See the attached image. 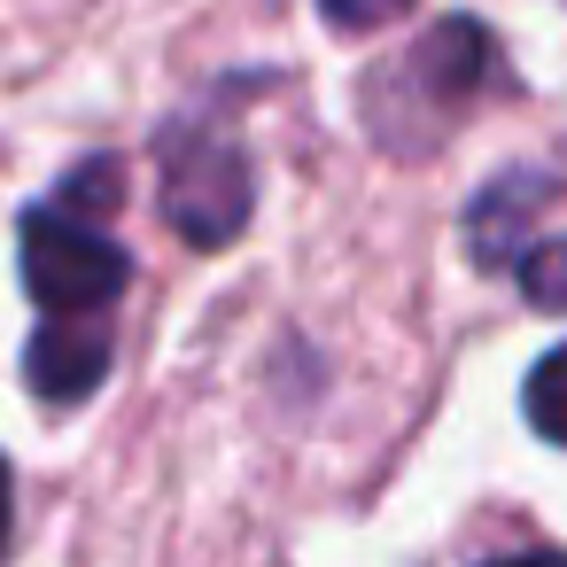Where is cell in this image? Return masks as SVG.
Wrapping results in <instances>:
<instances>
[{
	"label": "cell",
	"mask_w": 567,
	"mask_h": 567,
	"mask_svg": "<svg viewBox=\"0 0 567 567\" xmlns=\"http://www.w3.org/2000/svg\"><path fill=\"white\" fill-rule=\"evenodd\" d=\"M24 373L48 404H86L110 373V327L102 311H79V319H40L32 350H24Z\"/></svg>",
	"instance_id": "obj_4"
},
{
	"label": "cell",
	"mask_w": 567,
	"mask_h": 567,
	"mask_svg": "<svg viewBox=\"0 0 567 567\" xmlns=\"http://www.w3.org/2000/svg\"><path fill=\"white\" fill-rule=\"evenodd\" d=\"M9 497H17V474H9V458H0V551H9V520H17Z\"/></svg>",
	"instance_id": "obj_10"
},
{
	"label": "cell",
	"mask_w": 567,
	"mask_h": 567,
	"mask_svg": "<svg viewBox=\"0 0 567 567\" xmlns=\"http://www.w3.org/2000/svg\"><path fill=\"white\" fill-rule=\"evenodd\" d=\"M528 427L567 451V342L528 365Z\"/></svg>",
	"instance_id": "obj_7"
},
{
	"label": "cell",
	"mask_w": 567,
	"mask_h": 567,
	"mask_svg": "<svg viewBox=\"0 0 567 567\" xmlns=\"http://www.w3.org/2000/svg\"><path fill=\"white\" fill-rule=\"evenodd\" d=\"M117 203H125V164H117V156H86V164L55 187V210H63V218H86V226L110 218Z\"/></svg>",
	"instance_id": "obj_6"
},
{
	"label": "cell",
	"mask_w": 567,
	"mask_h": 567,
	"mask_svg": "<svg viewBox=\"0 0 567 567\" xmlns=\"http://www.w3.org/2000/svg\"><path fill=\"white\" fill-rule=\"evenodd\" d=\"M133 280V257L86 226V218H63L55 203L24 218V288L48 319H79V311H110Z\"/></svg>",
	"instance_id": "obj_3"
},
{
	"label": "cell",
	"mask_w": 567,
	"mask_h": 567,
	"mask_svg": "<svg viewBox=\"0 0 567 567\" xmlns=\"http://www.w3.org/2000/svg\"><path fill=\"white\" fill-rule=\"evenodd\" d=\"M544 187H551L544 172H520V179L505 172V179H489V187H482V203H474V218H466V241H474V257H482V265H513V257H520V234H513V226H528V218H536Z\"/></svg>",
	"instance_id": "obj_5"
},
{
	"label": "cell",
	"mask_w": 567,
	"mask_h": 567,
	"mask_svg": "<svg viewBox=\"0 0 567 567\" xmlns=\"http://www.w3.org/2000/svg\"><path fill=\"white\" fill-rule=\"evenodd\" d=\"M257 210V179L249 156L226 133H164V218L179 241L195 249H226Z\"/></svg>",
	"instance_id": "obj_2"
},
{
	"label": "cell",
	"mask_w": 567,
	"mask_h": 567,
	"mask_svg": "<svg viewBox=\"0 0 567 567\" xmlns=\"http://www.w3.org/2000/svg\"><path fill=\"white\" fill-rule=\"evenodd\" d=\"M489 567H567L559 551H505V559H489Z\"/></svg>",
	"instance_id": "obj_11"
},
{
	"label": "cell",
	"mask_w": 567,
	"mask_h": 567,
	"mask_svg": "<svg viewBox=\"0 0 567 567\" xmlns=\"http://www.w3.org/2000/svg\"><path fill=\"white\" fill-rule=\"evenodd\" d=\"M513 272H520V296H528L536 311H567V234H559V241L520 249V257H513Z\"/></svg>",
	"instance_id": "obj_8"
},
{
	"label": "cell",
	"mask_w": 567,
	"mask_h": 567,
	"mask_svg": "<svg viewBox=\"0 0 567 567\" xmlns=\"http://www.w3.org/2000/svg\"><path fill=\"white\" fill-rule=\"evenodd\" d=\"M412 9V0H319V17L334 24V32H381V24H396Z\"/></svg>",
	"instance_id": "obj_9"
},
{
	"label": "cell",
	"mask_w": 567,
	"mask_h": 567,
	"mask_svg": "<svg viewBox=\"0 0 567 567\" xmlns=\"http://www.w3.org/2000/svg\"><path fill=\"white\" fill-rule=\"evenodd\" d=\"M489 32L482 24H466V17H443L404 63H389V79H373L365 86V102H389L396 94V117H381L373 133L389 141V148H427L435 141V125H451L474 94H482V79H489Z\"/></svg>",
	"instance_id": "obj_1"
}]
</instances>
